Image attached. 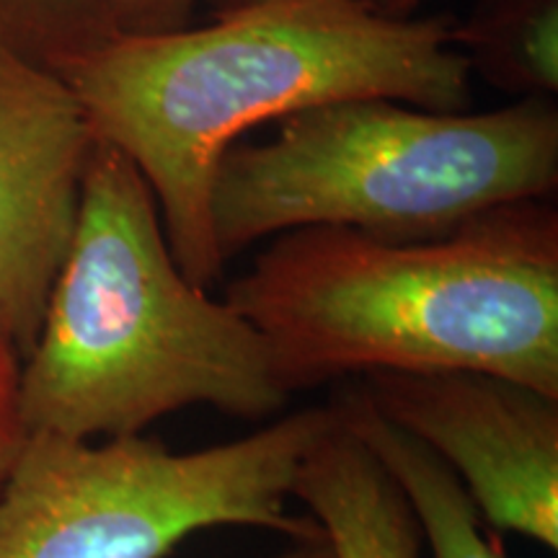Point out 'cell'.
Here are the masks:
<instances>
[{
  "label": "cell",
  "instance_id": "52a82bcc",
  "mask_svg": "<svg viewBox=\"0 0 558 558\" xmlns=\"http://www.w3.org/2000/svg\"><path fill=\"white\" fill-rule=\"evenodd\" d=\"M96 145L58 70L0 45V337L21 360L73 243Z\"/></svg>",
  "mask_w": 558,
  "mask_h": 558
},
{
  "label": "cell",
  "instance_id": "4fadbf2b",
  "mask_svg": "<svg viewBox=\"0 0 558 558\" xmlns=\"http://www.w3.org/2000/svg\"><path fill=\"white\" fill-rule=\"evenodd\" d=\"M199 0H114L117 32L158 34L190 24Z\"/></svg>",
  "mask_w": 558,
  "mask_h": 558
},
{
  "label": "cell",
  "instance_id": "3957f363",
  "mask_svg": "<svg viewBox=\"0 0 558 558\" xmlns=\"http://www.w3.org/2000/svg\"><path fill=\"white\" fill-rule=\"evenodd\" d=\"M26 432L78 439L145 435L190 407L267 424L284 414L267 341L173 259L150 186L96 145L73 243L37 339L21 360Z\"/></svg>",
  "mask_w": 558,
  "mask_h": 558
},
{
  "label": "cell",
  "instance_id": "8fae6325",
  "mask_svg": "<svg viewBox=\"0 0 558 558\" xmlns=\"http://www.w3.org/2000/svg\"><path fill=\"white\" fill-rule=\"evenodd\" d=\"M114 34V0H0V45L50 68Z\"/></svg>",
  "mask_w": 558,
  "mask_h": 558
},
{
  "label": "cell",
  "instance_id": "5bb4252c",
  "mask_svg": "<svg viewBox=\"0 0 558 558\" xmlns=\"http://www.w3.org/2000/svg\"><path fill=\"white\" fill-rule=\"evenodd\" d=\"M275 558H337V556H333L329 543L324 538H316V541H300L290 550H284V554H279Z\"/></svg>",
  "mask_w": 558,
  "mask_h": 558
},
{
  "label": "cell",
  "instance_id": "5b68a950",
  "mask_svg": "<svg viewBox=\"0 0 558 558\" xmlns=\"http://www.w3.org/2000/svg\"><path fill=\"white\" fill-rule=\"evenodd\" d=\"M333 422L331 403L308 407L186 452L145 435L26 432L0 488V558H169L207 527L324 538L290 499L300 463Z\"/></svg>",
  "mask_w": 558,
  "mask_h": 558
},
{
  "label": "cell",
  "instance_id": "8992f818",
  "mask_svg": "<svg viewBox=\"0 0 558 558\" xmlns=\"http://www.w3.org/2000/svg\"><path fill=\"white\" fill-rule=\"evenodd\" d=\"M357 386L456 473L488 527L558 548V401L473 369L378 373Z\"/></svg>",
  "mask_w": 558,
  "mask_h": 558
},
{
  "label": "cell",
  "instance_id": "277c9868",
  "mask_svg": "<svg viewBox=\"0 0 558 558\" xmlns=\"http://www.w3.org/2000/svg\"><path fill=\"white\" fill-rule=\"evenodd\" d=\"M556 184L554 99L478 114L349 99L288 117L267 143H235L213 179L209 220L228 264L313 226L437 239L492 209L546 199Z\"/></svg>",
  "mask_w": 558,
  "mask_h": 558
},
{
  "label": "cell",
  "instance_id": "7a4b0ae2",
  "mask_svg": "<svg viewBox=\"0 0 558 558\" xmlns=\"http://www.w3.org/2000/svg\"><path fill=\"white\" fill-rule=\"evenodd\" d=\"M226 300L267 341L290 396L378 373L473 369L558 401V213L546 199L437 239L290 230Z\"/></svg>",
  "mask_w": 558,
  "mask_h": 558
},
{
  "label": "cell",
  "instance_id": "9a60e30c",
  "mask_svg": "<svg viewBox=\"0 0 558 558\" xmlns=\"http://www.w3.org/2000/svg\"><path fill=\"white\" fill-rule=\"evenodd\" d=\"M424 0H378V9L390 13V16H411Z\"/></svg>",
  "mask_w": 558,
  "mask_h": 558
},
{
  "label": "cell",
  "instance_id": "30bf717a",
  "mask_svg": "<svg viewBox=\"0 0 558 558\" xmlns=\"http://www.w3.org/2000/svg\"><path fill=\"white\" fill-rule=\"evenodd\" d=\"M471 75L520 99L558 94V0H478L452 26Z\"/></svg>",
  "mask_w": 558,
  "mask_h": 558
},
{
  "label": "cell",
  "instance_id": "7c38bea8",
  "mask_svg": "<svg viewBox=\"0 0 558 558\" xmlns=\"http://www.w3.org/2000/svg\"><path fill=\"white\" fill-rule=\"evenodd\" d=\"M19 375L21 354L0 337V488L9 478L13 460L26 437L19 403Z\"/></svg>",
  "mask_w": 558,
  "mask_h": 558
},
{
  "label": "cell",
  "instance_id": "ba28073f",
  "mask_svg": "<svg viewBox=\"0 0 558 558\" xmlns=\"http://www.w3.org/2000/svg\"><path fill=\"white\" fill-rule=\"evenodd\" d=\"M292 499L305 505L337 558H422L407 494L339 414L300 463Z\"/></svg>",
  "mask_w": 558,
  "mask_h": 558
},
{
  "label": "cell",
  "instance_id": "2e32d148",
  "mask_svg": "<svg viewBox=\"0 0 558 558\" xmlns=\"http://www.w3.org/2000/svg\"><path fill=\"white\" fill-rule=\"evenodd\" d=\"M209 3L215 5V11L222 13V11H233V9H241V5L267 3V0H209ZM365 3H373V5H378V0H365Z\"/></svg>",
  "mask_w": 558,
  "mask_h": 558
},
{
  "label": "cell",
  "instance_id": "6da1fadb",
  "mask_svg": "<svg viewBox=\"0 0 558 558\" xmlns=\"http://www.w3.org/2000/svg\"><path fill=\"white\" fill-rule=\"evenodd\" d=\"M54 70L96 140L150 186L173 259L205 290L226 269L213 179L243 132L349 99L460 111L473 78L448 21L390 16L365 0H267L205 26L114 34Z\"/></svg>",
  "mask_w": 558,
  "mask_h": 558
},
{
  "label": "cell",
  "instance_id": "9c48e42d",
  "mask_svg": "<svg viewBox=\"0 0 558 558\" xmlns=\"http://www.w3.org/2000/svg\"><path fill=\"white\" fill-rule=\"evenodd\" d=\"M331 403L341 424L365 442L407 494L432 558H509L497 530L481 520L456 473L414 437L386 422L357 383L339 390Z\"/></svg>",
  "mask_w": 558,
  "mask_h": 558
}]
</instances>
